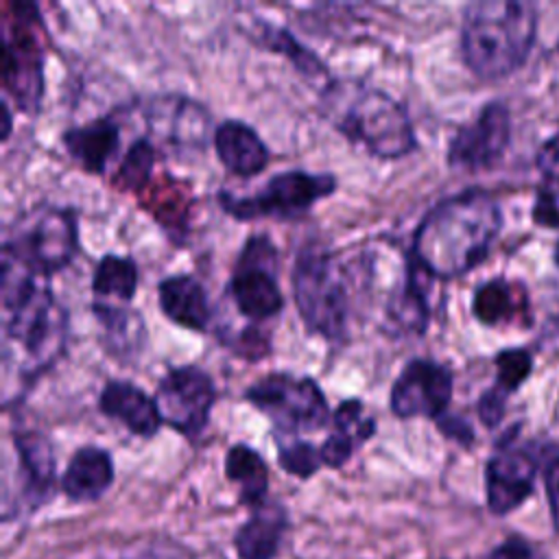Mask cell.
I'll use <instances>...</instances> for the list:
<instances>
[{
  "label": "cell",
  "instance_id": "cell-26",
  "mask_svg": "<svg viewBox=\"0 0 559 559\" xmlns=\"http://www.w3.org/2000/svg\"><path fill=\"white\" fill-rule=\"evenodd\" d=\"M138 290V266L127 255L107 253L98 260L92 275V293L96 299L131 301Z\"/></svg>",
  "mask_w": 559,
  "mask_h": 559
},
{
  "label": "cell",
  "instance_id": "cell-16",
  "mask_svg": "<svg viewBox=\"0 0 559 559\" xmlns=\"http://www.w3.org/2000/svg\"><path fill=\"white\" fill-rule=\"evenodd\" d=\"M98 408L107 417L120 421L131 435L151 439L159 430L162 415L155 397H148L140 386L127 380H111L98 395Z\"/></svg>",
  "mask_w": 559,
  "mask_h": 559
},
{
  "label": "cell",
  "instance_id": "cell-21",
  "mask_svg": "<svg viewBox=\"0 0 559 559\" xmlns=\"http://www.w3.org/2000/svg\"><path fill=\"white\" fill-rule=\"evenodd\" d=\"M114 480V461L111 454L98 445L79 448L63 476L61 489L74 502L98 500Z\"/></svg>",
  "mask_w": 559,
  "mask_h": 559
},
{
  "label": "cell",
  "instance_id": "cell-15",
  "mask_svg": "<svg viewBox=\"0 0 559 559\" xmlns=\"http://www.w3.org/2000/svg\"><path fill=\"white\" fill-rule=\"evenodd\" d=\"M148 127L155 138L177 148H203L210 135V114L183 96H159L148 105Z\"/></svg>",
  "mask_w": 559,
  "mask_h": 559
},
{
  "label": "cell",
  "instance_id": "cell-23",
  "mask_svg": "<svg viewBox=\"0 0 559 559\" xmlns=\"http://www.w3.org/2000/svg\"><path fill=\"white\" fill-rule=\"evenodd\" d=\"M61 142L81 168L100 175L120 146V127L109 118H96L87 124L68 129Z\"/></svg>",
  "mask_w": 559,
  "mask_h": 559
},
{
  "label": "cell",
  "instance_id": "cell-31",
  "mask_svg": "<svg viewBox=\"0 0 559 559\" xmlns=\"http://www.w3.org/2000/svg\"><path fill=\"white\" fill-rule=\"evenodd\" d=\"M332 426L334 430L352 435L358 443L367 441L376 432V421L365 415L360 400H343L332 411Z\"/></svg>",
  "mask_w": 559,
  "mask_h": 559
},
{
  "label": "cell",
  "instance_id": "cell-29",
  "mask_svg": "<svg viewBox=\"0 0 559 559\" xmlns=\"http://www.w3.org/2000/svg\"><path fill=\"white\" fill-rule=\"evenodd\" d=\"M155 166V144L148 140H138L129 146L118 168V181L127 190H140Z\"/></svg>",
  "mask_w": 559,
  "mask_h": 559
},
{
  "label": "cell",
  "instance_id": "cell-2",
  "mask_svg": "<svg viewBox=\"0 0 559 559\" xmlns=\"http://www.w3.org/2000/svg\"><path fill=\"white\" fill-rule=\"evenodd\" d=\"M2 262V365L17 380H35L61 356L68 338L63 306L39 277L9 260Z\"/></svg>",
  "mask_w": 559,
  "mask_h": 559
},
{
  "label": "cell",
  "instance_id": "cell-3",
  "mask_svg": "<svg viewBox=\"0 0 559 559\" xmlns=\"http://www.w3.org/2000/svg\"><path fill=\"white\" fill-rule=\"evenodd\" d=\"M537 35V7L522 0H478L465 7L461 57L485 81L513 74Z\"/></svg>",
  "mask_w": 559,
  "mask_h": 559
},
{
  "label": "cell",
  "instance_id": "cell-9",
  "mask_svg": "<svg viewBox=\"0 0 559 559\" xmlns=\"http://www.w3.org/2000/svg\"><path fill=\"white\" fill-rule=\"evenodd\" d=\"M277 249L266 236H251L234 266L229 295L240 314L253 321L275 317L284 308L277 286Z\"/></svg>",
  "mask_w": 559,
  "mask_h": 559
},
{
  "label": "cell",
  "instance_id": "cell-24",
  "mask_svg": "<svg viewBox=\"0 0 559 559\" xmlns=\"http://www.w3.org/2000/svg\"><path fill=\"white\" fill-rule=\"evenodd\" d=\"M286 528V513L280 504H262L238 528L234 544L240 559H275Z\"/></svg>",
  "mask_w": 559,
  "mask_h": 559
},
{
  "label": "cell",
  "instance_id": "cell-1",
  "mask_svg": "<svg viewBox=\"0 0 559 559\" xmlns=\"http://www.w3.org/2000/svg\"><path fill=\"white\" fill-rule=\"evenodd\" d=\"M502 229V210L483 188L441 199L419 221L411 255L430 275L454 280L478 266Z\"/></svg>",
  "mask_w": 559,
  "mask_h": 559
},
{
  "label": "cell",
  "instance_id": "cell-28",
  "mask_svg": "<svg viewBox=\"0 0 559 559\" xmlns=\"http://www.w3.org/2000/svg\"><path fill=\"white\" fill-rule=\"evenodd\" d=\"M496 382L493 389L504 393L507 397L520 389V384L533 371V356L528 349L522 347H507L496 354Z\"/></svg>",
  "mask_w": 559,
  "mask_h": 559
},
{
  "label": "cell",
  "instance_id": "cell-13",
  "mask_svg": "<svg viewBox=\"0 0 559 559\" xmlns=\"http://www.w3.org/2000/svg\"><path fill=\"white\" fill-rule=\"evenodd\" d=\"M452 371L428 358H413L404 365L391 386V411L400 419H439L452 400Z\"/></svg>",
  "mask_w": 559,
  "mask_h": 559
},
{
  "label": "cell",
  "instance_id": "cell-5",
  "mask_svg": "<svg viewBox=\"0 0 559 559\" xmlns=\"http://www.w3.org/2000/svg\"><path fill=\"white\" fill-rule=\"evenodd\" d=\"M79 251L72 210L39 207L22 214L2 242V255L33 277H48L68 266Z\"/></svg>",
  "mask_w": 559,
  "mask_h": 559
},
{
  "label": "cell",
  "instance_id": "cell-25",
  "mask_svg": "<svg viewBox=\"0 0 559 559\" xmlns=\"http://www.w3.org/2000/svg\"><path fill=\"white\" fill-rule=\"evenodd\" d=\"M225 474L231 483L240 487V500L249 507H262L266 487H269V469L264 459L249 445L236 443L227 450L225 456Z\"/></svg>",
  "mask_w": 559,
  "mask_h": 559
},
{
  "label": "cell",
  "instance_id": "cell-12",
  "mask_svg": "<svg viewBox=\"0 0 559 559\" xmlns=\"http://www.w3.org/2000/svg\"><path fill=\"white\" fill-rule=\"evenodd\" d=\"M511 142V114L500 100L487 103L478 116L459 127L448 146L454 170H485L498 164Z\"/></svg>",
  "mask_w": 559,
  "mask_h": 559
},
{
  "label": "cell",
  "instance_id": "cell-20",
  "mask_svg": "<svg viewBox=\"0 0 559 559\" xmlns=\"http://www.w3.org/2000/svg\"><path fill=\"white\" fill-rule=\"evenodd\" d=\"M162 312L179 328L205 332L210 325V301L203 284L192 275H168L157 286Z\"/></svg>",
  "mask_w": 559,
  "mask_h": 559
},
{
  "label": "cell",
  "instance_id": "cell-19",
  "mask_svg": "<svg viewBox=\"0 0 559 559\" xmlns=\"http://www.w3.org/2000/svg\"><path fill=\"white\" fill-rule=\"evenodd\" d=\"M218 162L238 177H253L269 164V148L253 127L240 120H225L214 129Z\"/></svg>",
  "mask_w": 559,
  "mask_h": 559
},
{
  "label": "cell",
  "instance_id": "cell-30",
  "mask_svg": "<svg viewBox=\"0 0 559 559\" xmlns=\"http://www.w3.org/2000/svg\"><path fill=\"white\" fill-rule=\"evenodd\" d=\"M277 461L288 474L299 476V478L312 476L323 465L319 448H314L312 443L301 441V439L282 443L277 450Z\"/></svg>",
  "mask_w": 559,
  "mask_h": 559
},
{
  "label": "cell",
  "instance_id": "cell-18",
  "mask_svg": "<svg viewBox=\"0 0 559 559\" xmlns=\"http://www.w3.org/2000/svg\"><path fill=\"white\" fill-rule=\"evenodd\" d=\"M472 312L483 325H528V293L520 282L493 277L480 284L472 297Z\"/></svg>",
  "mask_w": 559,
  "mask_h": 559
},
{
  "label": "cell",
  "instance_id": "cell-22",
  "mask_svg": "<svg viewBox=\"0 0 559 559\" xmlns=\"http://www.w3.org/2000/svg\"><path fill=\"white\" fill-rule=\"evenodd\" d=\"M13 445L20 461L22 496L31 507H37L55 487L52 448L39 432H17L13 435Z\"/></svg>",
  "mask_w": 559,
  "mask_h": 559
},
{
  "label": "cell",
  "instance_id": "cell-34",
  "mask_svg": "<svg viewBox=\"0 0 559 559\" xmlns=\"http://www.w3.org/2000/svg\"><path fill=\"white\" fill-rule=\"evenodd\" d=\"M544 485L555 533L559 535V452L544 454Z\"/></svg>",
  "mask_w": 559,
  "mask_h": 559
},
{
  "label": "cell",
  "instance_id": "cell-40",
  "mask_svg": "<svg viewBox=\"0 0 559 559\" xmlns=\"http://www.w3.org/2000/svg\"><path fill=\"white\" fill-rule=\"evenodd\" d=\"M555 262H557V266H559V242H557V247H555Z\"/></svg>",
  "mask_w": 559,
  "mask_h": 559
},
{
  "label": "cell",
  "instance_id": "cell-27",
  "mask_svg": "<svg viewBox=\"0 0 559 559\" xmlns=\"http://www.w3.org/2000/svg\"><path fill=\"white\" fill-rule=\"evenodd\" d=\"M260 41L275 50L282 52L286 59H290L299 72L304 74H321L325 68L323 63L317 59V55H312L301 41H297L286 28L280 26H271V24H260Z\"/></svg>",
  "mask_w": 559,
  "mask_h": 559
},
{
  "label": "cell",
  "instance_id": "cell-33",
  "mask_svg": "<svg viewBox=\"0 0 559 559\" xmlns=\"http://www.w3.org/2000/svg\"><path fill=\"white\" fill-rule=\"evenodd\" d=\"M358 445V441L341 430H332V435L321 443L319 452H321V461L328 467H341L354 452V448Z\"/></svg>",
  "mask_w": 559,
  "mask_h": 559
},
{
  "label": "cell",
  "instance_id": "cell-7",
  "mask_svg": "<svg viewBox=\"0 0 559 559\" xmlns=\"http://www.w3.org/2000/svg\"><path fill=\"white\" fill-rule=\"evenodd\" d=\"M336 190V179L330 173L286 170L271 177L260 190L238 197L229 190L218 192L221 207L238 221L255 218H295L317 201Z\"/></svg>",
  "mask_w": 559,
  "mask_h": 559
},
{
  "label": "cell",
  "instance_id": "cell-36",
  "mask_svg": "<svg viewBox=\"0 0 559 559\" xmlns=\"http://www.w3.org/2000/svg\"><path fill=\"white\" fill-rule=\"evenodd\" d=\"M535 166L548 181H559V133L548 138L537 155H535Z\"/></svg>",
  "mask_w": 559,
  "mask_h": 559
},
{
  "label": "cell",
  "instance_id": "cell-8",
  "mask_svg": "<svg viewBox=\"0 0 559 559\" xmlns=\"http://www.w3.org/2000/svg\"><path fill=\"white\" fill-rule=\"evenodd\" d=\"M245 397L282 432L319 430L332 421L328 400L317 380L293 373H269L255 380Z\"/></svg>",
  "mask_w": 559,
  "mask_h": 559
},
{
  "label": "cell",
  "instance_id": "cell-38",
  "mask_svg": "<svg viewBox=\"0 0 559 559\" xmlns=\"http://www.w3.org/2000/svg\"><path fill=\"white\" fill-rule=\"evenodd\" d=\"M437 424H439V428H441V432H443L445 437L459 441L461 445H469V443L474 441V430H472V426H469L465 419H461V417L441 415V417L437 419Z\"/></svg>",
  "mask_w": 559,
  "mask_h": 559
},
{
  "label": "cell",
  "instance_id": "cell-6",
  "mask_svg": "<svg viewBox=\"0 0 559 559\" xmlns=\"http://www.w3.org/2000/svg\"><path fill=\"white\" fill-rule=\"evenodd\" d=\"M293 293L301 321L312 334L336 341L345 334L349 293L334 258L319 247H304L293 269Z\"/></svg>",
  "mask_w": 559,
  "mask_h": 559
},
{
  "label": "cell",
  "instance_id": "cell-17",
  "mask_svg": "<svg viewBox=\"0 0 559 559\" xmlns=\"http://www.w3.org/2000/svg\"><path fill=\"white\" fill-rule=\"evenodd\" d=\"M424 277H430L411 255L402 284L393 288L384 304L386 328L400 334H421L430 321V304Z\"/></svg>",
  "mask_w": 559,
  "mask_h": 559
},
{
  "label": "cell",
  "instance_id": "cell-10",
  "mask_svg": "<svg viewBox=\"0 0 559 559\" xmlns=\"http://www.w3.org/2000/svg\"><path fill=\"white\" fill-rule=\"evenodd\" d=\"M214 402L216 386L210 373L197 365L173 367L159 380L155 391V404L162 421L190 439L201 435L207 426Z\"/></svg>",
  "mask_w": 559,
  "mask_h": 559
},
{
  "label": "cell",
  "instance_id": "cell-39",
  "mask_svg": "<svg viewBox=\"0 0 559 559\" xmlns=\"http://www.w3.org/2000/svg\"><path fill=\"white\" fill-rule=\"evenodd\" d=\"M2 140H7L11 133V109L7 103H2Z\"/></svg>",
  "mask_w": 559,
  "mask_h": 559
},
{
  "label": "cell",
  "instance_id": "cell-11",
  "mask_svg": "<svg viewBox=\"0 0 559 559\" xmlns=\"http://www.w3.org/2000/svg\"><path fill=\"white\" fill-rule=\"evenodd\" d=\"M537 463L531 445H518L511 435H504L485 465V496L493 515H507L531 498Z\"/></svg>",
  "mask_w": 559,
  "mask_h": 559
},
{
  "label": "cell",
  "instance_id": "cell-4",
  "mask_svg": "<svg viewBox=\"0 0 559 559\" xmlns=\"http://www.w3.org/2000/svg\"><path fill=\"white\" fill-rule=\"evenodd\" d=\"M321 107L349 142L376 157L397 159L417 146L406 107L378 87L354 81L332 83L321 94Z\"/></svg>",
  "mask_w": 559,
  "mask_h": 559
},
{
  "label": "cell",
  "instance_id": "cell-37",
  "mask_svg": "<svg viewBox=\"0 0 559 559\" xmlns=\"http://www.w3.org/2000/svg\"><path fill=\"white\" fill-rule=\"evenodd\" d=\"M496 559H548L535 544L513 535L496 548Z\"/></svg>",
  "mask_w": 559,
  "mask_h": 559
},
{
  "label": "cell",
  "instance_id": "cell-41",
  "mask_svg": "<svg viewBox=\"0 0 559 559\" xmlns=\"http://www.w3.org/2000/svg\"><path fill=\"white\" fill-rule=\"evenodd\" d=\"M557 48H559V41H557Z\"/></svg>",
  "mask_w": 559,
  "mask_h": 559
},
{
  "label": "cell",
  "instance_id": "cell-14",
  "mask_svg": "<svg viewBox=\"0 0 559 559\" xmlns=\"http://www.w3.org/2000/svg\"><path fill=\"white\" fill-rule=\"evenodd\" d=\"M37 17L15 15L13 31L4 33L2 41V81L4 90L13 94L20 109H37L41 96V48L37 37L28 31V24Z\"/></svg>",
  "mask_w": 559,
  "mask_h": 559
},
{
  "label": "cell",
  "instance_id": "cell-32",
  "mask_svg": "<svg viewBox=\"0 0 559 559\" xmlns=\"http://www.w3.org/2000/svg\"><path fill=\"white\" fill-rule=\"evenodd\" d=\"M533 221L542 227L559 229V181H544L533 203Z\"/></svg>",
  "mask_w": 559,
  "mask_h": 559
},
{
  "label": "cell",
  "instance_id": "cell-35",
  "mask_svg": "<svg viewBox=\"0 0 559 559\" xmlns=\"http://www.w3.org/2000/svg\"><path fill=\"white\" fill-rule=\"evenodd\" d=\"M476 411H478L480 421H483L487 428H493V426H498V424L502 421V417H504V411H507V395L500 393L498 389L489 386V389L478 397Z\"/></svg>",
  "mask_w": 559,
  "mask_h": 559
}]
</instances>
